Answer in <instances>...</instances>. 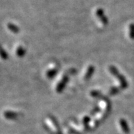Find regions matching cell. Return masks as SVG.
<instances>
[{
    "instance_id": "obj_8",
    "label": "cell",
    "mask_w": 134,
    "mask_h": 134,
    "mask_svg": "<svg viewBox=\"0 0 134 134\" xmlns=\"http://www.w3.org/2000/svg\"><path fill=\"white\" fill-rule=\"evenodd\" d=\"M120 125H121V128L122 129L124 132L128 133L129 132V127H128V125H127L126 120H125L124 119H120Z\"/></svg>"
},
{
    "instance_id": "obj_11",
    "label": "cell",
    "mask_w": 134,
    "mask_h": 134,
    "mask_svg": "<svg viewBox=\"0 0 134 134\" xmlns=\"http://www.w3.org/2000/svg\"><path fill=\"white\" fill-rule=\"evenodd\" d=\"M120 92V88H118V87H112L109 89V94L110 95L114 96V95H116L117 94H118Z\"/></svg>"
},
{
    "instance_id": "obj_5",
    "label": "cell",
    "mask_w": 134,
    "mask_h": 134,
    "mask_svg": "<svg viewBox=\"0 0 134 134\" xmlns=\"http://www.w3.org/2000/svg\"><path fill=\"white\" fill-rule=\"evenodd\" d=\"M94 66H90L88 67V69H87V71L86 72V74H85L84 76V80H90V78L92 77V75L94 74Z\"/></svg>"
},
{
    "instance_id": "obj_10",
    "label": "cell",
    "mask_w": 134,
    "mask_h": 134,
    "mask_svg": "<svg viewBox=\"0 0 134 134\" xmlns=\"http://www.w3.org/2000/svg\"><path fill=\"white\" fill-rule=\"evenodd\" d=\"M16 55H17V56L20 57V58H22L25 55V53H26V51L23 47H19L17 48V49H16Z\"/></svg>"
},
{
    "instance_id": "obj_7",
    "label": "cell",
    "mask_w": 134,
    "mask_h": 134,
    "mask_svg": "<svg viewBox=\"0 0 134 134\" xmlns=\"http://www.w3.org/2000/svg\"><path fill=\"white\" fill-rule=\"evenodd\" d=\"M58 72V69H51V70H49V71H48L47 72V77L49 79H52V78H53L56 75Z\"/></svg>"
},
{
    "instance_id": "obj_3",
    "label": "cell",
    "mask_w": 134,
    "mask_h": 134,
    "mask_svg": "<svg viewBox=\"0 0 134 134\" xmlns=\"http://www.w3.org/2000/svg\"><path fill=\"white\" fill-rule=\"evenodd\" d=\"M97 16L100 19L101 23H102L103 25H107V24H108V19H107V17L105 16V15L104 14V12L103 11V10H101V9L97 10Z\"/></svg>"
},
{
    "instance_id": "obj_6",
    "label": "cell",
    "mask_w": 134,
    "mask_h": 134,
    "mask_svg": "<svg viewBox=\"0 0 134 134\" xmlns=\"http://www.w3.org/2000/svg\"><path fill=\"white\" fill-rule=\"evenodd\" d=\"M7 27L8 28V30H10L11 32L14 34H18L20 31L19 28L16 25L13 24V23H8Z\"/></svg>"
},
{
    "instance_id": "obj_4",
    "label": "cell",
    "mask_w": 134,
    "mask_h": 134,
    "mask_svg": "<svg viewBox=\"0 0 134 134\" xmlns=\"http://www.w3.org/2000/svg\"><path fill=\"white\" fill-rule=\"evenodd\" d=\"M4 116L8 120H16L19 116V114L13 111H6L4 113Z\"/></svg>"
},
{
    "instance_id": "obj_13",
    "label": "cell",
    "mask_w": 134,
    "mask_h": 134,
    "mask_svg": "<svg viewBox=\"0 0 134 134\" xmlns=\"http://www.w3.org/2000/svg\"><path fill=\"white\" fill-rule=\"evenodd\" d=\"M90 120V118L89 116H85L83 118V123L86 126V125H88V123L89 122V121Z\"/></svg>"
},
{
    "instance_id": "obj_1",
    "label": "cell",
    "mask_w": 134,
    "mask_h": 134,
    "mask_svg": "<svg viewBox=\"0 0 134 134\" xmlns=\"http://www.w3.org/2000/svg\"><path fill=\"white\" fill-rule=\"evenodd\" d=\"M109 71L111 72V74L114 75L119 80V82L120 83V86H121V88H127L128 86V83L127 82V80L125 77H124V76L122 75H121L119 72L118 69L116 68L115 66H110L109 67Z\"/></svg>"
},
{
    "instance_id": "obj_2",
    "label": "cell",
    "mask_w": 134,
    "mask_h": 134,
    "mask_svg": "<svg viewBox=\"0 0 134 134\" xmlns=\"http://www.w3.org/2000/svg\"><path fill=\"white\" fill-rule=\"evenodd\" d=\"M69 80V77L68 75H64L61 81L59 82V83L57 86L56 88V91L58 93H61L63 91V90L65 88L66 86L68 83Z\"/></svg>"
},
{
    "instance_id": "obj_9",
    "label": "cell",
    "mask_w": 134,
    "mask_h": 134,
    "mask_svg": "<svg viewBox=\"0 0 134 134\" xmlns=\"http://www.w3.org/2000/svg\"><path fill=\"white\" fill-rule=\"evenodd\" d=\"M0 57L4 60H7V59L8 58V54L7 52L4 50V49L1 44H0Z\"/></svg>"
},
{
    "instance_id": "obj_12",
    "label": "cell",
    "mask_w": 134,
    "mask_h": 134,
    "mask_svg": "<svg viewBox=\"0 0 134 134\" xmlns=\"http://www.w3.org/2000/svg\"><path fill=\"white\" fill-rule=\"evenodd\" d=\"M129 36L131 39H134V24L129 25Z\"/></svg>"
}]
</instances>
